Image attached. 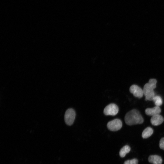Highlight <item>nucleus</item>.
I'll list each match as a JSON object with an SVG mask.
<instances>
[{
	"label": "nucleus",
	"mask_w": 164,
	"mask_h": 164,
	"mask_svg": "<svg viewBox=\"0 0 164 164\" xmlns=\"http://www.w3.org/2000/svg\"><path fill=\"white\" fill-rule=\"evenodd\" d=\"M125 120L126 124L132 125L141 124L144 119L139 111L136 109H133L127 112L125 117Z\"/></svg>",
	"instance_id": "f257e3e1"
},
{
	"label": "nucleus",
	"mask_w": 164,
	"mask_h": 164,
	"mask_svg": "<svg viewBox=\"0 0 164 164\" xmlns=\"http://www.w3.org/2000/svg\"><path fill=\"white\" fill-rule=\"evenodd\" d=\"M156 79H151L148 83L144 85L143 90L144 95L145 97V100L152 101L155 96L154 89L156 87Z\"/></svg>",
	"instance_id": "f03ea898"
},
{
	"label": "nucleus",
	"mask_w": 164,
	"mask_h": 164,
	"mask_svg": "<svg viewBox=\"0 0 164 164\" xmlns=\"http://www.w3.org/2000/svg\"><path fill=\"white\" fill-rule=\"evenodd\" d=\"M76 116L75 111L72 108H69L66 111L64 115V120L66 123L71 125L73 123Z\"/></svg>",
	"instance_id": "7ed1b4c3"
},
{
	"label": "nucleus",
	"mask_w": 164,
	"mask_h": 164,
	"mask_svg": "<svg viewBox=\"0 0 164 164\" xmlns=\"http://www.w3.org/2000/svg\"><path fill=\"white\" fill-rule=\"evenodd\" d=\"M122 125L121 121L116 118L108 122L107 126L109 130L112 131H116L121 128Z\"/></svg>",
	"instance_id": "20e7f679"
},
{
	"label": "nucleus",
	"mask_w": 164,
	"mask_h": 164,
	"mask_svg": "<svg viewBox=\"0 0 164 164\" xmlns=\"http://www.w3.org/2000/svg\"><path fill=\"white\" fill-rule=\"evenodd\" d=\"M119 111L118 106L115 104H110L104 108V113L106 115L114 116L116 115Z\"/></svg>",
	"instance_id": "39448f33"
},
{
	"label": "nucleus",
	"mask_w": 164,
	"mask_h": 164,
	"mask_svg": "<svg viewBox=\"0 0 164 164\" xmlns=\"http://www.w3.org/2000/svg\"><path fill=\"white\" fill-rule=\"evenodd\" d=\"M129 91L134 96L138 98H142L144 95L143 90L136 85L134 84L131 86Z\"/></svg>",
	"instance_id": "423d86ee"
},
{
	"label": "nucleus",
	"mask_w": 164,
	"mask_h": 164,
	"mask_svg": "<svg viewBox=\"0 0 164 164\" xmlns=\"http://www.w3.org/2000/svg\"><path fill=\"white\" fill-rule=\"evenodd\" d=\"M164 121L163 117L160 114L153 116L150 119L151 124L154 126H158L161 124Z\"/></svg>",
	"instance_id": "0eeeda50"
},
{
	"label": "nucleus",
	"mask_w": 164,
	"mask_h": 164,
	"mask_svg": "<svg viewBox=\"0 0 164 164\" xmlns=\"http://www.w3.org/2000/svg\"><path fill=\"white\" fill-rule=\"evenodd\" d=\"M161 112V109L159 106H155L152 108H147L145 110V113L149 116H153L159 114Z\"/></svg>",
	"instance_id": "6e6552de"
},
{
	"label": "nucleus",
	"mask_w": 164,
	"mask_h": 164,
	"mask_svg": "<svg viewBox=\"0 0 164 164\" xmlns=\"http://www.w3.org/2000/svg\"><path fill=\"white\" fill-rule=\"evenodd\" d=\"M149 162L152 164H162V158L157 155H150L148 158Z\"/></svg>",
	"instance_id": "1a4fd4ad"
},
{
	"label": "nucleus",
	"mask_w": 164,
	"mask_h": 164,
	"mask_svg": "<svg viewBox=\"0 0 164 164\" xmlns=\"http://www.w3.org/2000/svg\"><path fill=\"white\" fill-rule=\"evenodd\" d=\"M153 132V129L150 127H148L143 131L142 136L143 138H147L150 136Z\"/></svg>",
	"instance_id": "9d476101"
},
{
	"label": "nucleus",
	"mask_w": 164,
	"mask_h": 164,
	"mask_svg": "<svg viewBox=\"0 0 164 164\" xmlns=\"http://www.w3.org/2000/svg\"><path fill=\"white\" fill-rule=\"evenodd\" d=\"M131 150V148L128 145L124 146L120 150L119 155L121 157H124L126 154L129 153Z\"/></svg>",
	"instance_id": "9b49d317"
},
{
	"label": "nucleus",
	"mask_w": 164,
	"mask_h": 164,
	"mask_svg": "<svg viewBox=\"0 0 164 164\" xmlns=\"http://www.w3.org/2000/svg\"><path fill=\"white\" fill-rule=\"evenodd\" d=\"M152 101L156 106H159L162 104V100L161 97L159 95L155 96Z\"/></svg>",
	"instance_id": "f8f14e48"
},
{
	"label": "nucleus",
	"mask_w": 164,
	"mask_h": 164,
	"mask_svg": "<svg viewBox=\"0 0 164 164\" xmlns=\"http://www.w3.org/2000/svg\"><path fill=\"white\" fill-rule=\"evenodd\" d=\"M138 161L136 159L134 158L131 160H128L125 161L124 164H138Z\"/></svg>",
	"instance_id": "ddd939ff"
},
{
	"label": "nucleus",
	"mask_w": 164,
	"mask_h": 164,
	"mask_svg": "<svg viewBox=\"0 0 164 164\" xmlns=\"http://www.w3.org/2000/svg\"><path fill=\"white\" fill-rule=\"evenodd\" d=\"M159 147L160 149L164 150V137L160 139L159 142Z\"/></svg>",
	"instance_id": "4468645a"
}]
</instances>
